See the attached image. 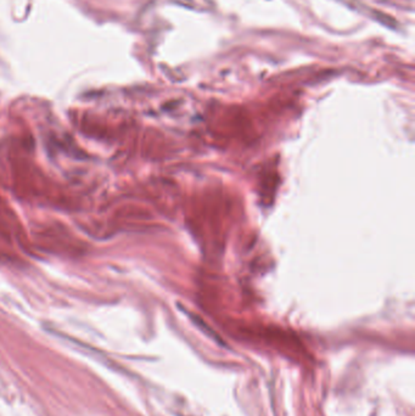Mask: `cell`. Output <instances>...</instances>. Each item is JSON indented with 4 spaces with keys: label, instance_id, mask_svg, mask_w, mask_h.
I'll return each instance as SVG.
<instances>
[{
    "label": "cell",
    "instance_id": "cell-1",
    "mask_svg": "<svg viewBox=\"0 0 415 416\" xmlns=\"http://www.w3.org/2000/svg\"><path fill=\"white\" fill-rule=\"evenodd\" d=\"M189 317H190V318H191V319H193V320H194V322H195V324H196V325H198V326H199V327H200V328H201V330H202V331H204V332H205V333H206V335H207V336H209V337H212V338H213V340H214V341H217V342H218V343H222V344H224V343H223V342H222V340H219V337H218V336H217V335H215V333L213 332V331H212V328H209L208 326H207V325H206V324H205V323H204V322H202V320H201V319H199V318H198V317H195V315H194V314H189Z\"/></svg>",
    "mask_w": 415,
    "mask_h": 416
}]
</instances>
